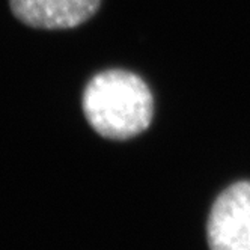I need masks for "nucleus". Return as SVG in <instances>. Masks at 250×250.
Returning a JSON list of instances; mask_svg holds the SVG:
<instances>
[{
  "label": "nucleus",
  "instance_id": "obj_3",
  "mask_svg": "<svg viewBox=\"0 0 250 250\" xmlns=\"http://www.w3.org/2000/svg\"><path fill=\"white\" fill-rule=\"evenodd\" d=\"M101 0H11L14 15L37 29H71L87 21Z\"/></svg>",
  "mask_w": 250,
  "mask_h": 250
},
{
  "label": "nucleus",
  "instance_id": "obj_1",
  "mask_svg": "<svg viewBox=\"0 0 250 250\" xmlns=\"http://www.w3.org/2000/svg\"><path fill=\"white\" fill-rule=\"evenodd\" d=\"M82 105L91 127L113 140L144 133L154 116V98L148 84L124 69H107L94 76L84 87Z\"/></svg>",
  "mask_w": 250,
  "mask_h": 250
},
{
  "label": "nucleus",
  "instance_id": "obj_2",
  "mask_svg": "<svg viewBox=\"0 0 250 250\" xmlns=\"http://www.w3.org/2000/svg\"><path fill=\"white\" fill-rule=\"evenodd\" d=\"M207 235L209 250H250V183L229 186L214 202Z\"/></svg>",
  "mask_w": 250,
  "mask_h": 250
}]
</instances>
